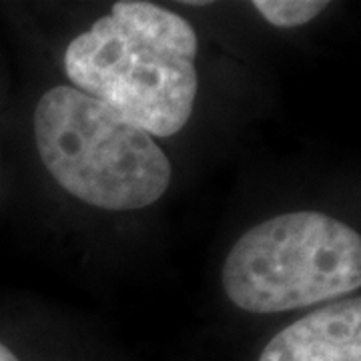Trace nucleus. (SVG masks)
Instances as JSON below:
<instances>
[{
  "label": "nucleus",
  "instance_id": "f257e3e1",
  "mask_svg": "<svg viewBox=\"0 0 361 361\" xmlns=\"http://www.w3.org/2000/svg\"><path fill=\"white\" fill-rule=\"evenodd\" d=\"M189 20L145 0H118L68 42L75 89L113 106L151 137H173L193 115L199 77Z\"/></svg>",
  "mask_w": 361,
  "mask_h": 361
},
{
  "label": "nucleus",
  "instance_id": "f03ea898",
  "mask_svg": "<svg viewBox=\"0 0 361 361\" xmlns=\"http://www.w3.org/2000/svg\"><path fill=\"white\" fill-rule=\"evenodd\" d=\"M40 161L66 193L104 211L161 201L173 167L155 137L75 87H52L35 109Z\"/></svg>",
  "mask_w": 361,
  "mask_h": 361
},
{
  "label": "nucleus",
  "instance_id": "7ed1b4c3",
  "mask_svg": "<svg viewBox=\"0 0 361 361\" xmlns=\"http://www.w3.org/2000/svg\"><path fill=\"white\" fill-rule=\"evenodd\" d=\"M221 281L233 305L249 313L303 310L360 289L361 237L317 211L275 215L235 241Z\"/></svg>",
  "mask_w": 361,
  "mask_h": 361
},
{
  "label": "nucleus",
  "instance_id": "20e7f679",
  "mask_svg": "<svg viewBox=\"0 0 361 361\" xmlns=\"http://www.w3.org/2000/svg\"><path fill=\"white\" fill-rule=\"evenodd\" d=\"M259 361H361V299H339L287 325Z\"/></svg>",
  "mask_w": 361,
  "mask_h": 361
},
{
  "label": "nucleus",
  "instance_id": "39448f33",
  "mask_svg": "<svg viewBox=\"0 0 361 361\" xmlns=\"http://www.w3.org/2000/svg\"><path fill=\"white\" fill-rule=\"evenodd\" d=\"M253 8L269 25L277 28H295L307 25L327 8L322 0H255Z\"/></svg>",
  "mask_w": 361,
  "mask_h": 361
},
{
  "label": "nucleus",
  "instance_id": "423d86ee",
  "mask_svg": "<svg viewBox=\"0 0 361 361\" xmlns=\"http://www.w3.org/2000/svg\"><path fill=\"white\" fill-rule=\"evenodd\" d=\"M0 361H20L4 343H0Z\"/></svg>",
  "mask_w": 361,
  "mask_h": 361
},
{
  "label": "nucleus",
  "instance_id": "0eeeda50",
  "mask_svg": "<svg viewBox=\"0 0 361 361\" xmlns=\"http://www.w3.org/2000/svg\"><path fill=\"white\" fill-rule=\"evenodd\" d=\"M185 4H189V6H207L209 2H207V0H201V2H199V0H189V2H185Z\"/></svg>",
  "mask_w": 361,
  "mask_h": 361
}]
</instances>
